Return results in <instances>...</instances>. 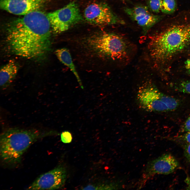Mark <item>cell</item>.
<instances>
[{
  "label": "cell",
  "instance_id": "30bf717a",
  "mask_svg": "<svg viewBox=\"0 0 190 190\" xmlns=\"http://www.w3.org/2000/svg\"><path fill=\"white\" fill-rule=\"evenodd\" d=\"M47 0H1V8L13 14L25 15L38 10Z\"/></svg>",
  "mask_w": 190,
  "mask_h": 190
},
{
  "label": "cell",
  "instance_id": "ffe728a7",
  "mask_svg": "<svg viewBox=\"0 0 190 190\" xmlns=\"http://www.w3.org/2000/svg\"><path fill=\"white\" fill-rule=\"evenodd\" d=\"M185 153L186 157L190 160V144H188L185 147Z\"/></svg>",
  "mask_w": 190,
  "mask_h": 190
},
{
  "label": "cell",
  "instance_id": "4fadbf2b",
  "mask_svg": "<svg viewBox=\"0 0 190 190\" xmlns=\"http://www.w3.org/2000/svg\"><path fill=\"white\" fill-rule=\"evenodd\" d=\"M55 54L59 61L70 69L76 77L81 87L83 88V87L81 80L76 71L71 55L68 49L64 48L58 49L55 51Z\"/></svg>",
  "mask_w": 190,
  "mask_h": 190
},
{
  "label": "cell",
  "instance_id": "d6986e66",
  "mask_svg": "<svg viewBox=\"0 0 190 190\" xmlns=\"http://www.w3.org/2000/svg\"><path fill=\"white\" fill-rule=\"evenodd\" d=\"M181 137L184 141L188 144H190V132H186Z\"/></svg>",
  "mask_w": 190,
  "mask_h": 190
},
{
  "label": "cell",
  "instance_id": "7a4b0ae2",
  "mask_svg": "<svg viewBox=\"0 0 190 190\" xmlns=\"http://www.w3.org/2000/svg\"><path fill=\"white\" fill-rule=\"evenodd\" d=\"M190 43V22L173 25L152 38L148 45L151 58L163 62L183 50Z\"/></svg>",
  "mask_w": 190,
  "mask_h": 190
},
{
  "label": "cell",
  "instance_id": "2e32d148",
  "mask_svg": "<svg viewBox=\"0 0 190 190\" xmlns=\"http://www.w3.org/2000/svg\"><path fill=\"white\" fill-rule=\"evenodd\" d=\"M61 140L64 143H68L71 142L72 136L71 133L68 131L63 132L61 135Z\"/></svg>",
  "mask_w": 190,
  "mask_h": 190
},
{
  "label": "cell",
  "instance_id": "3957f363",
  "mask_svg": "<svg viewBox=\"0 0 190 190\" xmlns=\"http://www.w3.org/2000/svg\"><path fill=\"white\" fill-rule=\"evenodd\" d=\"M49 133H43L36 129L14 128L6 130L0 136L1 159L7 164L19 163L23 154L33 143Z\"/></svg>",
  "mask_w": 190,
  "mask_h": 190
},
{
  "label": "cell",
  "instance_id": "7c38bea8",
  "mask_svg": "<svg viewBox=\"0 0 190 190\" xmlns=\"http://www.w3.org/2000/svg\"><path fill=\"white\" fill-rule=\"evenodd\" d=\"M131 18L142 27L145 33L160 19L159 16L154 15L149 11L140 13Z\"/></svg>",
  "mask_w": 190,
  "mask_h": 190
},
{
  "label": "cell",
  "instance_id": "5b68a950",
  "mask_svg": "<svg viewBox=\"0 0 190 190\" xmlns=\"http://www.w3.org/2000/svg\"><path fill=\"white\" fill-rule=\"evenodd\" d=\"M137 99L142 107L150 111H173L176 109L179 105L177 99L164 94L153 85L148 83L139 89Z\"/></svg>",
  "mask_w": 190,
  "mask_h": 190
},
{
  "label": "cell",
  "instance_id": "5bb4252c",
  "mask_svg": "<svg viewBox=\"0 0 190 190\" xmlns=\"http://www.w3.org/2000/svg\"><path fill=\"white\" fill-rule=\"evenodd\" d=\"M176 7L175 0H162L160 10L164 13L170 14L175 11Z\"/></svg>",
  "mask_w": 190,
  "mask_h": 190
},
{
  "label": "cell",
  "instance_id": "9c48e42d",
  "mask_svg": "<svg viewBox=\"0 0 190 190\" xmlns=\"http://www.w3.org/2000/svg\"><path fill=\"white\" fill-rule=\"evenodd\" d=\"M84 16L87 22L97 25L112 24L118 21L110 7L103 3H94L89 5L84 10Z\"/></svg>",
  "mask_w": 190,
  "mask_h": 190
},
{
  "label": "cell",
  "instance_id": "ac0fdd59",
  "mask_svg": "<svg viewBox=\"0 0 190 190\" xmlns=\"http://www.w3.org/2000/svg\"><path fill=\"white\" fill-rule=\"evenodd\" d=\"M183 130L186 132H190V116L187 120L184 125Z\"/></svg>",
  "mask_w": 190,
  "mask_h": 190
},
{
  "label": "cell",
  "instance_id": "9a60e30c",
  "mask_svg": "<svg viewBox=\"0 0 190 190\" xmlns=\"http://www.w3.org/2000/svg\"><path fill=\"white\" fill-rule=\"evenodd\" d=\"M162 0H149V4L151 10L155 13L160 10Z\"/></svg>",
  "mask_w": 190,
  "mask_h": 190
},
{
  "label": "cell",
  "instance_id": "6da1fadb",
  "mask_svg": "<svg viewBox=\"0 0 190 190\" xmlns=\"http://www.w3.org/2000/svg\"><path fill=\"white\" fill-rule=\"evenodd\" d=\"M51 27L47 15L39 10L13 20L6 28L9 49L13 54L27 59L43 57L50 48Z\"/></svg>",
  "mask_w": 190,
  "mask_h": 190
},
{
  "label": "cell",
  "instance_id": "e0dca14e",
  "mask_svg": "<svg viewBox=\"0 0 190 190\" xmlns=\"http://www.w3.org/2000/svg\"><path fill=\"white\" fill-rule=\"evenodd\" d=\"M179 88L183 92L190 94V81L182 82L180 85Z\"/></svg>",
  "mask_w": 190,
  "mask_h": 190
},
{
  "label": "cell",
  "instance_id": "52a82bcc",
  "mask_svg": "<svg viewBox=\"0 0 190 190\" xmlns=\"http://www.w3.org/2000/svg\"><path fill=\"white\" fill-rule=\"evenodd\" d=\"M178 163L171 154H165L148 162L139 181V188H141L146 182L156 174H168L177 168Z\"/></svg>",
  "mask_w": 190,
  "mask_h": 190
},
{
  "label": "cell",
  "instance_id": "277c9868",
  "mask_svg": "<svg viewBox=\"0 0 190 190\" xmlns=\"http://www.w3.org/2000/svg\"><path fill=\"white\" fill-rule=\"evenodd\" d=\"M89 47L99 56L113 60H121L128 55L129 43L122 37L106 33L87 40Z\"/></svg>",
  "mask_w": 190,
  "mask_h": 190
},
{
  "label": "cell",
  "instance_id": "ba28073f",
  "mask_svg": "<svg viewBox=\"0 0 190 190\" xmlns=\"http://www.w3.org/2000/svg\"><path fill=\"white\" fill-rule=\"evenodd\" d=\"M67 172L65 168L60 165L40 175L27 188L28 190H54L64 185Z\"/></svg>",
  "mask_w": 190,
  "mask_h": 190
},
{
  "label": "cell",
  "instance_id": "8fae6325",
  "mask_svg": "<svg viewBox=\"0 0 190 190\" xmlns=\"http://www.w3.org/2000/svg\"><path fill=\"white\" fill-rule=\"evenodd\" d=\"M18 67L16 63L11 60L2 66L0 70V86L2 89L8 86L15 78Z\"/></svg>",
  "mask_w": 190,
  "mask_h": 190
},
{
  "label": "cell",
  "instance_id": "8992f818",
  "mask_svg": "<svg viewBox=\"0 0 190 190\" xmlns=\"http://www.w3.org/2000/svg\"><path fill=\"white\" fill-rule=\"evenodd\" d=\"M51 27L56 33L68 30L82 19L77 5L71 2L64 7L47 14Z\"/></svg>",
  "mask_w": 190,
  "mask_h": 190
},
{
  "label": "cell",
  "instance_id": "44dd1931",
  "mask_svg": "<svg viewBox=\"0 0 190 190\" xmlns=\"http://www.w3.org/2000/svg\"><path fill=\"white\" fill-rule=\"evenodd\" d=\"M185 66L186 69L190 73V59L186 61Z\"/></svg>",
  "mask_w": 190,
  "mask_h": 190
},
{
  "label": "cell",
  "instance_id": "7402d4cb",
  "mask_svg": "<svg viewBox=\"0 0 190 190\" xmlns=\"http://www.w3.org/2000/svg\"><path fill=\"white\" fill-rule=\"evenodd\" d=\"M123 0V1H125V0Z\"/></svg>",
  "mask_w": 190,
  "mask_h": 190
}]
</instances>
